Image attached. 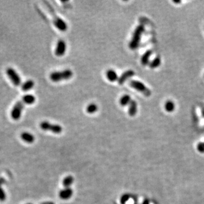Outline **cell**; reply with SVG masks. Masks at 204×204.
Here are the masks:
<instances>
[{
    "mask_svg": "<svg viewBox=\"0 0 204 204\" xmlns=\"http://www.w3.org/2000/svg\"><path fill=\"white\" fill-rule=\"evenodd\" d=\"M31 204V203H28V204Z\"/></svg>",
    "mask_w": 204,
    "mask_h": 204,
    "instance_id": "cell-29",
    "label": "cell"
},
{
    "mask_svg": "<svg viewBox=\"0 0 204 204\" xmlns=\"http://www.w3.org/2000/svg\"><path fill=\"white\" fill-rule=\"evenodd\" d=\"M27 105L26 103L24 102V100L21 99V100L18 101L15 104L14 107H13L11 111V117L14 120H18L22 115V111L24 110V106Z\"/></svg>",
    "mask_w": 204,
    "mask_h": 204,
    "instance_id": "cell-3",
    "label": "cell"
},
{
    "mask_svg": "<svg viewBox=\"0 0 204 204\" xmlns=\"http://www.w3.org/2000/svg\"><path fill=\"white\" fill-rule=\"evenodd\" d=\"M133 204H138V201H137V200H135V201H134V203Z\"/></svg>",
    "mask_w": 204,
    "mask_h": 204,
    "instance_id": "cell-28",
    "label": "cell"
},
{
    "mask_svg": "<svg viewBox=\"0 0 204 204\" xmlns=\"http://www.w3.org/2000/svg\"><path fill=\"white\" fill-rule=\"evenodd\" d=\"M21 138L23 141L27 143H32L35 141V138L32 134L27 132H24L21 134Z\"/></svg>",
    "mask_w": 204,
    "mask_h": 204,
    "instance_id": "cell-11",
    "label": "cell"
},
{
    "mask_svg": "<svg viewBox=\"0 0 204 204\" xmlns=\"http://www.w3.org/2000/svg\"><path fill=\"white\" fill-rule=\"evenodd\" d=\"M197 149L200 153H204V142H199L197 144Z\"/></svg>",
    "mask_w": 204,
    "mask_h": 204,
    "instance_id": "cell-24",
    "label": "cell"
},
{
    "mask_svg": "<svg viewBox=\"0 0 204 204\" xmlns=\"http://www.w3.org/2000/svg\"><path fill=\"white\" fill-rule=\"evenodd\" d=\"M135 75V73L132 70H128L124 71L120 77H118V83L119 85H123L126 82V81Z\"/></svg>",
    "mask_w": 204,
    "mask_h": 204,
    "instance_id": "cell-9",
    "label": "cell"
},
{
    "mask_svg": "<svg viewBox=\"0 0 204 204\" xmlns=\"http://www.w3.org/2000/svg\"><path fill=\"white\" fill-rule=\"evenodd\" d=\"M22 99L24 100V102L26 103L27 105L32 104L35 102L36 101V98L35 96L32 94L25 95L22 97Z\"/></svg>",
    "mask_w": 204,
    "mask_h": 204,
    "instance_id": "cell-16",
    "label": "cell"
},
{
    "mask_svg": "<svg viewBox=\"0 0 204 204\" xmlns=\"http://www.w3.org/2000/svg\"><path fill=\"white\" fill-rule=\"evenodd\" d=\"M44 204H54V203H53L52 202H48V203H45Z\"/></svg>",
    "mask_w": 204,
    "mask_h": 204,
    "instance_id": "cell-27",
    "label": "cell"
},
{
    "mask_svg": "<svg viewBox=\"0 0 204 204\" xmlns=\"http://www.w3.org/2000/svg\"><path fill=\"white\" fill-rule=\"evenodd\" d=\"M152 55V51L149 50L146 51L141 57V63L143 66L147 65L149 63V58Z\"/></svg>",
    "mask_w": 204,
    "mask_h": 204,
    "instance_id": "cell-15",
    "label": "cell"
},
{
    "mask_svg": "<svg viewBox=\"0 0 204 204\" xmlns=\"http://www.w3.org/2000/svg\"><path fill=\"white\" fill-rule=\"evenodd\" d=\"M66 50V43L63 40H58L55 49V55L57 56L61 57L64 55Z\"/></svg>",
    "mask_w": 204,
    "mask_h": 204,
    "instance_id": "cell-8",
    "label": "cell"
},
{
    "mask_svg": "<svg viewBox=\"0 0 204 204\" xmlns=\"http://www.w3.org/2000/svg\"></svg>",
    "mask_w": 204,
    "mask_h": 204,
    "instance_id": "cell-30",
    "label": "cell"
},
{
    "mask_svg": "<svg viewBox=\"0 0 204 204\" xmlns=\"http://www.w3.org/2000/svg\"><path fill=\"white\" fill-rule=\"evenodd\" d=\"M40 128L45 131H50L55 134L61 133L63 131L61 126L58 124H51L47 121H42L40 124Z\"/></svg>",
    "mask_w": 204,
    "mask_h": 204,
    "instance_id": "cell-5",
    "label": "cell"
},
{
    "mask_svg": "<svg viewBox=\"0 0 204 204\" xmlns=\"http://www.w3.org/2000/svg\"><path fill=\"white\" fill-rule=\"evenodd\" d=\"M2 181H1L0 180V201H4L6 199V193L5 192V191L4 190V189L2 188Z\"/></svg>",
    "mask_w": 204,
    "mask_h": 204,
    "instance_id": "cell-23",
    "label": "cell"
},
{
    "mask_svg": "<svg viewBox=\"0 0 204 204\" xmlns=\"http://www.w3.org/2000/svg\"><path fill=\"white\" fill-rule=\"evenodd\" d=\"M160 63H161L160 58V57L157 56L151 63H150L149 66L151 69H155L158 68V66H159Z\"/></svg>",
    "mask_w": 204,
    "mask_h": 204,
    "instance_id": "cell-19",
    "label": "cell"
},
{
    "mask_svg": "<svg viewBox=\"0 0 204 204\" xmlns=\"http://www.w3.org/2000/svg\"><path fill=\"white\" fill-rule=\"evenodd\" d=\"M106 77L110 82H113L116 81H118V77L116 72L114 70L109 69L106 72Z\"/></svg>",
    "mask_w": 204,
    "mask_h": 204,
    "instance_id": "cell-14",
    "label": "cell"
},
{
    "mask_svg": "<svg viewBox=\"0 0 204 204\" xmlns=\"http://www.w3.org/2000/svg\"><path fill=\"white\" fill-rule=\"evenodd\" d=\"M51 12L52 13V16H53V23L55 25V26L60 31H65L67 30L68 29V26L66 24V22L63 20L60 17L57 16L56 15V14L54 13L53 11L51 9Z\"/></svg>",
    "mask_w": 204,
    "mask_h": 204,
    "instance_id": "cell-7",
    "label": "cell"
},
{
    "mask_svg": "<svg viewBox=\"0 0 204 204\" xmlns=\"http://www.w3.org/2000/svg\"><path fill=\"white\" fill-rule=\"evenodd\" d=\"M98 110V106L94 103L90 104L86 108L87 112L90 114L94 113L95 112H96Z\"/></svg>",
    "mask_w": 204,
    "mask_h": 204,
    "instance_id": "cell-21",
    "label": "cell"
},
{
    "mask_svg": "<svg viewBox=\"0 0 204 204\" xmlns=\"http://www.w3.org/2000/svg\"><path fill=\"white\" fill-rule=\"evenodd\" d=\"M165 110L167 112H172L175 110V106L173 101H167L165 103Z\"/></svg>",
    "mask_w": 204,
    "mask_h": 204,
    "instance_id": "cell-20",
    "label": "cell"
},
{
    "mask_svg": "<svg viewBox=\"0 0 204 204\" xmlns=\"http://www.w3.org/2000/svg\"><path fill=\"white\" fill-rule=\"evenodd\" d=\"M150 200L148 198H145L143 201V202L142 203V204H150Z\"/></svg>",
    "mask_w": 204,
    "mask_h": 204,
    "instance_id": "cell-25",
    "label": "cell"
},
{
    "mask_svg": "<svg viewBox=\"0 0 204 204\" xmlns=\"http://www.w3.org/2000/svg\"><path fill=\"white\" fill-rule=\"evenodd\" d=\"M73 182H74V178L71 175L67 176L63 179V186L65 188H69L71 185L73 183Z\"/></svg>",
    "mask_w": 204,
    "mask_h": 204,
    "instance_id": "cell-17",
    "label": "cell"
},
{
    "mask_svg": "<svg viewBox=\"0 0 204 204\" xmlns=\"http://www.w3.org/2000/svg\"><path fill=\"white\" fill-rule=\"evenodd\" d=\"M73 194V190L69 188H65L59 192V197L63 200H67L71 197Z\"/></svg>",
    "mask_w": 204,
    "mask_h": 204,
    "instance_id": "cell-10",
    "label": "cell"
},
{
    "mask_svg": "<svg viewBox=\"0 0 204 204\" xmlns=\"http://www.w3.org/2000/svg\"><path fill=\"white\" fill-rule=\"evenodd\" d=\"M131 196L128 193H125L124 195H123L120 200V204H126V203L129 201V200L130 199Z\"/></svg>",
    "mask_w": 204,
    "mask_h": 204,
    "instance_id": "cell-22",
    "label": "cell"
},
{
    "mask_svg": "<svg viewBox=\"0 0 204 204\" xmlns=\"http://www.w3.org/2000/svg\"><path fill=\"white\" fill-rule=\"evenodd\" d=\"M137 112V103L134 100H132V101L129 104L128 113L129 116H134L136 115Z\"/></svg>",
    "mask_w": 204,
    "mask_h": 204,
    "instance_id": "cell-12",
    "label": "cell"
},
{
    "mask_svg": "<svg viewBox=\"0 0 204 204\" xmlns=\"http://www.w3.org/2000/svg\"><path fill=\"white\" fill-rule=\"evenodd\" d=\"M34 85H35L34 81L31 79H29V80L25 81L24 83L22 85L21 89L22 90V91L26 92V91H28L31 90L32 88H33V87H34Z\"/></svg>",
    "mask_w": 204,
    "mask_h": 204,
    "instance_id": "cell-13",
    "label": "cell"
},
{
    "mask_svg": "<svg viewBox=\"0 0 204 204\" xmlns=\"http://www.w3.org/2000/svg\"><path fill=\"white\" fill-rule=\"evenodd\" d=\"M132 101L131 97L129 95H123L120 100V104L121 106L125 107L127 105H129V103Z\"/></svg>",
    "mask_w": 204,
    "mask_h": 204,
    "instance_id": "cell-18",
    "label": "cell"
},
{
    "mask_svg": "<svg viewBox=\"0 0 204 204\" xmlns=\"http://www.w3.org/2000/svg\"><path fill=\"white\" fill-rule=\"evenodd\" d=\"M129 85L146 96H150L151 94V90L140 81L131 80L129 81Z\"/></svg>",
    "mask_w": 204,
    "mask_h": 204,
    "instance_id": "cell-4",
    "label": "cell"
},
{
    "mask_svg": "<svg viewBox=\"0 0 204 204\" xmlns=\"http://www.w3.org/2000/svg\"><path fill=\"white\" fill-rule=\"evenodd\" d=\"M6 73L9 78L10 79L11 82L15 86H18L21 84L22 81L21 77L14 69L12 68H8L6 69Z\"/></svg>",
    "mask_w": 204,
    "mask_h": 204,
    "instance_id": "cell-6",
    "label": "cell"
},
{
    "mask_svg": "<svg viewBox=\"0 0 204 204\" xmlns=\"http://www.w3.org/2000/svg\"><path fill=\"white\" fill-rule=\"evenodd\" d=\"M73 73L70 69L60 71H55L50 74L49 78L54 82H58L63 80H68L71 78Z\"/></svg>",
    "mask_w": 204,
    "mask_h": 204,
    "instance_id": "cell-2",
    "label": "cell"
},
{
    "mask_svg": "<svg viewBox=\"0 0 204 204\" xmlns=\"http://www.w3.org/2000/svg\"><path fill=\"white\" fill-rule=\"evenodd\" d=\"M173 2H175V3H176V4H178V3H180L181 1H173Z\"/></svg>",
    "mask_w": 204,
    "mask_h": 204,
    "instance_id": "cell-26",
    "label": "cell"
},
{
    "mask_svg": "<svg viewBox=\"0 0 204 204\" xmlns=\"http://www.w3.org/2000/svg\"><path fill=\"white\" fill-rule=\"evenodd\" d=\"M145 27L142 24H140L136 27L134 32L132 39L129 43V48L131 49L134 50L138 47L141 39L142 35L143 33Z\"/></svg>",
    "mask_w": 204,
    "mask_h": 204,
    "instance_id": "cell-1",
    "label": "cell"
}]
</instances>
